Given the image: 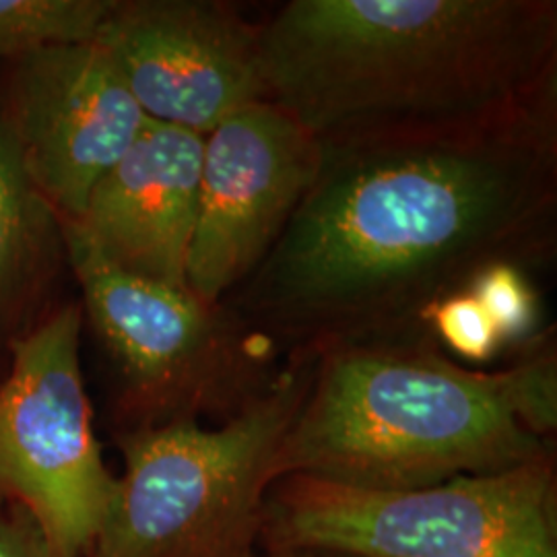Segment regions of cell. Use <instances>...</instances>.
<instances>
[{"instance_id":"cell-13","label":"cell","mask_w":557,"mask_h":557,"mask_svg":"<svg viewBox=\"0 0 557 557\" xmlns=\"http://www.w3.org/2000/svg\"><path fill=\"white\" fill-rule=\"evenodd\" d=\"M46 200L25 168L20 143L0 119V310L20 283L38 239Z\"/></svg>"},{"instance_id":"cell-15","label":"cell","mask_w":557,"mask_h":557,"mask_svg":"<svg viewBox=\"0 0 557 557\" xmlns=\"http://www.w3.org/2000/svg\"><path fill=\"white\" fill-rule=\"evenodd\" d=\"M425 326L453 354L471 361L490 359L502 347L492 320L467 289L434 304L425 314Z\"/></svg>"},{"instance_id":"cell-12","label":"cell","mask_w":557,"mask_h":557,"mask_svg":"<svg viewBox=\"0 0 557 557\" xmlns=\"http://www.w3.org/2000/svg\"><path fill=\"white\" fill-rule=\"evenodd\" d=\"M116 0H0V59L94 41Z\"/></svg>"},{"instance_id":"cell-1","label":"cell","mask_w":557,"mask_h":557,"mask_svg":"<svg viewBox=\"0 0 557 557\" xmlns=\"http://www.w3.org/2000/svg\"><path fill=\"white\" fill-rule=\"evenodd\" d=\"M320 149L275 246L220 304L269 347L430 331L428 310L483 269L554 252L556 126Z\"/></svg>"},{"instance_id":"cell-2","label":"cell","mask_w":557,"mask_h":557,"mask_svg":"<svg viewBox=\"0 0 557 557\" xmlns=\"http://www.w3.org/2000/svg\"><path fill=\"white\" fill-rule=\"evenodd\" d=\"M264 101L326 145L556 126L554 0H292L260 23Z\"/></svg>"},{"instance_id":"cell-4","label":"cell","mask_w":557,"mask_h":557,"mask_svg":"<svg viewBox=\"0 0 557 557\" xmlns=\"http://www.w3.org/2000/svg\"><path fill=\"white\" fill-rule=\"evenodd\" d=\"M310 368V356H292L215 430L180 419L124 432V473L87 557H255L275 457Z\"/></svg>"},{"instance_id":"cell-11","label":"cell","mask_w":557,"mask_h":557,"mask_svg":"<svg viewBox=\"0 0 557 557\" xmlns=\"http://www.w3.org/2000/svg\"><path fill=\"white\" fill-rule=\"evenodd\" d=\"M202 151L199 133L149 120L96 184L77 221L106 259L133 275L188 289Z\"/></svg>"},{"instance_id":"cell-14","label":"cell","mask_w":557,"mask_h":557,"mask_svg":"<svg viewBox=\"0 0 557 557\" xmlns=\"http://www.w3.org/2000/svg\"><path fill=\"white\" fill-rule=\"evenodd\" d=\"M492 320L502 345L520 343L535 335L539 324L537 294L524 269L496 262L471 281L469 289Z\"/></svg>"},{"instance_id":"cell-8","label":"cell","mask_w":557,"mask_h":557,"mask_svg":"<svg viewBox=\"0 0 557 557\" xmlns=\"http://www.w3.org/2000/svg\"><path fill=\"white\" fill-rule=\"evenodd\" d=\"M320 153L319 140L269 101L242 108L205 137L190 294L220 306L255 273L314 182Z\"/></svg>"},{"instance_id":"cell-6","label":"cell","mask_w":557,"mask_h":557,"mask_svg":"<svg viewBox=\"0 0 557 557\" xmlns=\"http://www.w3.org/2000/svg\"><path fill=\"white\" fill-rule=\"evenodd\" d=\"M62 223L85 308L119 363L128 409L139 416L133 430L209 409L234 416L273 382L264 379L273 349L223 306L120 269L77 221Z\"/></svg>"},{"instance_id":"cell-16","label":"cell","mask_w":557,"mask_h":557,"mask_svg":"<svg viewBox=\"0 0 557 557\" xmlns=\"http://www.w3.org/2000/svg\"><path fill=\"white\" fill-rule=\"evenodd\" d=\"M0 557H60L38 522L13 499L0 494Z\"/></svg>"},{"instance_id":"cell-3","label":"cell","mask_w":557,"mask_h":557,"mask_svg":"<svg viewBox=\"0 0 557 557\" xmlns=\"http://www.w3.org/2000/svg\"><path fill=\"white\" fill-rule=\"evenodd\" d=\"M430 331L359 338L310 356L304 398L281 440L275 479L413 490L549 457L557 368L549 347L499 372L440 354Z\"/></svg>"},{"instance_id":"cell-10","label":"cell","mask_w":557,"mask_h":557,"mask_svg":"<svg viewBox=\"0 0 557 557\" xmlns=\"http://www.w3.org/2000/svg\"><path fill=\"white\" fill-rule=\"evenodd\" d=\"M7 116L29 178L62 220L87 200L149 124L98 41L60 44L20 59Z\"/></svg>"},{"instance_id":"cell-9","label":"cell","mask_w":557,"mask_h":557,"mask_svg":"<svg viewBox=\"0 0 557 557\" xmlns=\"http://www.w3.org/2000/svg\"><path fill=\"white\" fill-rule=\"evenodd\" d=\"M147 119L207 137L264 101L260 25L205 0L119 2L96 36Z\"/></svg>"},{"instance_id":"cell-7","label":"cell","mask_w":557,"mask_h":557,"mask_svg":"<svg viewBox=\"0 0 557 557\" xmlns=\"http://www.w3.org/2000/svg\"><path fill=\"white\" fill-rule=\"evenodd\" d=\"M81 308L11 343L0 380V494L21 504L60 557H87L116 492L81 376Z\"/></svg>"},{"instance_id":"cell-5","label":"cell","mask_w":557,"mask_h":557,"mask_svg":"<svg viewBox=\"0 0 557 557\" xmlns=\"http://www.w3.org/2000/svg\"><path fill=\"white\" fill-rule=\"evenodd\" d=\"M262 539L361 557H557L554 458L413 490L287 475L269 492Z\"/></svg>"},{"instance_id":"cell-17","label":"cell","mask_w":557,"mask_h":557,"mask_svg":"<svg viewBox=\"0 0 557 557\" xmlns=\"http://www.w3.org/2000/svg\"><path fill=\"white\" fill-rule=\"evenodd\" d=\"M269 557H361L317 547H269Z\"/></svg>"}]
</instances>
